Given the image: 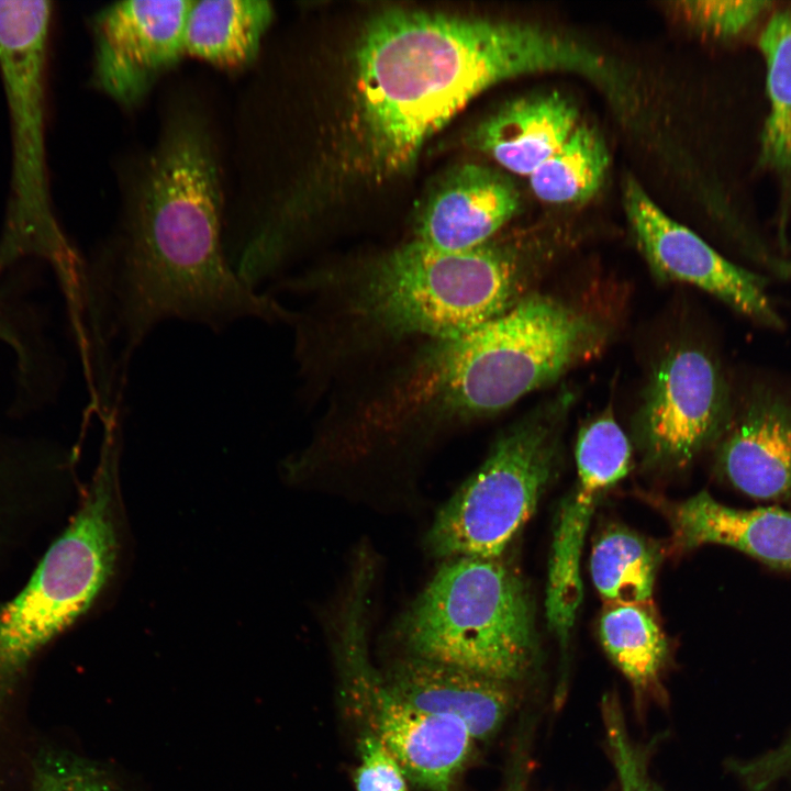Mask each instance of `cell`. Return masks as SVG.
<instances>
[{
  "label": "cell",
  "mask_w": 791,
  "mask_h": 791,
  "mask_svg": "<svg viewBox=\"0 0 791 791\" xmlns=\"http://www.w3.org/2000/svg\"><path fill=\"white\" fill-rule=\"evenodd\" d=\"M140 158L112 234L85 264L77 333L89 372L120 387L136 349L166 321L219 332L241 320L292 316L229 264L223 166L207 108L174 98Z\"/></svg>",
  "instance_id": "obj_1"
},
{
  "label": "cell",
  "mask_w": 791,
  "mask_h": 791,
  "mask_svg": "<svg viewBox=\"0 0 791 791\" xmlns=\"http://www.w3.org/2000/svg\"><path fill=\"white\" fill-rule=\"evenodd\" d=\"M355 112L369 167L406 171L424 144L474 98L523 75L566 71L612 101L627 81L589 45L535 23L391 7L364 24L355 49Z\"/></svg>",
  "instance_id": "obj_2"
},
{
  "label": "cell",
  "mask_w": 791,
  "mask_h": 791,
  "mask_svg": "<svg viewBox=\"0 0 791 791\" xmlns=\"http://www.w3.org/2000/svg\"><path fill=\"white\" fill-rule=\"evenodd\" d=\"M536 270L535 254L520 241L493 237L445 250L412 238L354 263L280 280L272 290L309 297L290 324L310 393L325 377L498 316L531 292Z\"/></svg>",
  "instance_id": "obj_3"
},
{
  "label": "cell",
  "mask_w": 791,
  "mask_h": 791,
  "mask_svg": "<svg viewBox=\"0 0 791 791\" xmlns=\"http://www.w3.org/2000/svg\"><path fill=\"white\" fill-rule=\"evenodd\" d=\"M121 441L102 439L78 510L26 584L0 606V715L32 659L83 615L115 573L123 533Z\"/></svg>",
  "instance_id": "obj_4"
},
{
  "label": "cell",
  "mask_w": 791,
  "mask_h": 791,
  "mask_svg": "<svg viewBox=\"0 0 791 791\" xmlns=\"http://www.w3.org/2000/svg\"><path fill=\"white\" fill-rule=\"evenodd\" d=\"M399 630L414 657L506 684L524 677L536 657L527 590L501 558H450Z\"/></svg>",
  "instance_id": "obj_5"
},
{
  "label": "cell",
  "mask_w": 791,
  "mask_h": 791,
  "mask_svg": "<svg viewBox=\"0 0 791 791\" xmlns=\"http://www.w3.org/2000/svg\"><path fill=\"white\" fill-rule=\"evenodd\" d=\"M52 4L0 1V73L12 131V179L0 241V271L22 256L51 263L65 296L74 294L85 263L53 214L45 156V75Z\"/></svg>",
  "instance_id": "obj_6"
},
{
  "label": "cell",
  "mask_w": 791,
  "mask_h": 791,
  "mask_svg": "<svg viewBox=\"0 0 791 791\" xmlns=\"http://www.w3.org/2000/svg\"><path fill=\"white\" fill-rule=\"evenodd\" d=\"M572 394L561 392L504 430L438 511L426 546L441 558H501L533 514L556 466Z\"/></svg>",
  "instance_id": "obj_7"
},
{
  "label": "cell",
  "mask_w": 791,
  "mask_h": 791,
  "mask_svg": "<svg viewBox=\"0 0 791 791\" xmlns=\"http://www.w3.org/2000/svg\"><path fill=\"white\" fill-rule=\"evenodd\" d=\"M367 601L361 591L343 594L330 623L356 703L370 733L405 777L428 791H450L469 756L472 737L459 721L406 703L374 671L366 654Z\"/></svg>",
  "instance_id": "obj_8"
},
{
  "label": "cell",
  "mask_w": 791,
  "mask_h": 791,
  "mask_svg": "<svg viewBox=\"0 0 791 791\" xmlns=\"http://www.w3.org/2000/svg\"><path fill=\"white\" fill-rule=\"evenodd\" d=\"M728 424V389L711 356L694 346L666 354L651 374L636 417L645 459L658 467H684Z\"/></svg>",
  "instance_id": "obj_9"
},
{
  "label": "cell",
  "mask_w": 791,
  "mask_h": 791,
  "mask_svg": "<svg viewBox=\"0 0 791 791\" xmlns=\"http://www.w3.org/2000/svg\"><path fill=\"white\" fill-rule=\"evenodd\" d=\"M191 0L113 2L91 19L92 82L131 110L185 54L183 33Z\"/></svg>",
  "instance_id": "obj_10"
},
{
  "label": "cell",
  "mask_w": 791,
  "mask_h": 791,
  "mask_svg": "<svg viewBox=\"0 0 791 791\" xmlns=\"http://www.w3.org/2000/svg\"><path fill=\"white\" fill-rule=\"evenodd\" d=\"M623 203L636 244L654 272L695 286L765 324L781 326L764 277L727 260L668 216L633 177L625 179Z\"/></svg>",
  "instance_id": "obj_11"
},
{
  "label": "cell",
  "mask_w": 791,
  "mask_h": 791,
  "mask_svg": "<svg viewBox=\"0 0 791 791\" xmlns=\"http://www.w3.org/2000/svg\"><path fill=\"white\" fill-rule=\"evenodd\" d=\"M520 192L501 171L458 165L432 189L415 221L414 237L445 250L477 247L495 237L519 211Z\"/></svg>",
  "instance_id": "obj_12"
},
{
  "label": "cell",
  "mask_w": 791,
  "mask_h": 791,
  "mask_svg": "<svg viewBox=\"0 0 791 791\" xmlns=\"http://www.w3.org/2000/svg\"><path fill=\"white\" fill-rule=\"evenodd\" d=\"M722 436L718 467L736 489L758 500H791V402L755 394Z\"/></svg>",
  "instance_id": "obj_13"
},
{
  "label": "cell",
  "mask_w": 791,
  "mask_h": 791,
  "mask_svg": "<svg viewBox=\"0 0 791 791\" xmlns=\"http://www.w3.org/2000/svg\"><path fill=\"white\" fill-rule=\"evenodd\" d=\"M577 125L576 105L552 91L508 101L481 120L466 141L506 170L528 177Z\"/></svg>",
  "instance_id": "obj_14"
},
{
  "label": "cell",
  "mask_w": 791,
  "mask_h": 791,
  "mask_svg": "<svg viewBox=\"0 0 791 791\" xmlns=\"http://www.w3.org/2000/svg\"><path fill=\"white\" fill-rule=\"evenodd\" d=\"M385 681L406 703L459 721L477 739L499 729L512 702L506 683L416 657L397 664Z\"/></svg>",
  "instance_id": "obj_15"
},
{
  "label": "cell",
  "mask_w": 791,
  "mask_h": 791,
  "mask_svg": "<svg viewBox=\"0 0 791 791\" xmlns=\"http://www.w3.org/2000/svg\"><path fill=\"white\" fill-rule=\"evenodd\" d=\"M675 544L728 546L776 569L791 571V511L777 506L735 509L700 492L671 515Z\"/></svg>",
  "instance_id": "obj_16"
},
{
  "label": "cell",
  "mask_w": 791,
  "mask_h": 791,
  "mask_svg": "<svg viewBox=\"0 0 791 791\" xmlns=\"http://www.w3.org/2000/svg\"><path fill=\"white\" fill-rule=\"evenodd\" d=\"M577 482L564 502L554 532L548 568L546 613L561 647L568 643L582 599L580 558L599 498L626 475L617 469L576 460Z\"/></svg>",
  "instance_id": "obj_17"
},
{
  "label": "cell",
  "mask_w": 791,
  "mask_h": 791,
  "mask_svg": "<svg viewBox=\"0 0 791 791\" xmlns=\"http://www.w3.org/2000/svg\"><path fill=\"white\" fill-rule=\"evenodd\" d=\"M70 466L67 452L0 430V562L44 510L47 483H55Z\"/></svg>",
  "instance_id": "obj_18"
},
{
  "label": "cell",
  "mask_w": 791,
  "mask_h": 791,
  "mask_svg": "<svg viewBox=\"0 0 791 791\" xmlns=\"http://www.w3.org/2000/svg\"><path fill=\"white\" fill-rule=\"evenodd\" d=\"M272 20L266 0H193L185 22V54L222 70H243L257 60Z\"/></svg>",
  "instance_id": "obj_19"
},
{
  "label": "cell",
  "mask_w": 791,
  "mask_h": 791,
  "mask_svg": "<svg viewBox=\"0 0 791 791\" xmlns=\"http://www.w3.org/2000/svg\"><path fill=\"white\" fill-rule=\"evenodd\" d=\"M601 643L637 694L660 695L659 677L668 645L646 604H611L599 624Z\"/></svg>",
  "instance_id": "obj_20"
},
{
  "label": "cell",
  "mask_w": 791,
  "mask_h": 791,
  "mask_svg": "<svg viewBox=\"0 0 791 791\" xmlns=\"http://www.w3.org/2000/svg\"><path fill=\"white\" fill-rule=\"evenodd\" d=\"M759 47L767 65L770 111L761 136V164L779 176L791 196V7L768 21Z\"/></svg>",
  "instance_id": "obj_21"
},
{
  "label": "cell",
  "mask_w": 791,
  "mask_h": 791,
  "mask_svg": "<svg viewBox=\"0 0 791 791\" xmlns=\"http://www.w3.org/2000/svg\"><path fill=\"white\" fill-rule=\"evenodd\" d=\"M609 152L595 129L578 124L568 138L530 176L533 193L552 204L580 203L600 189Z\"/></svg>",
  "instance_id": "obj_22"
},
{
  "label": "cell",
  "mask_w": 791,
  "mask_h": 791,
  "mask_svg": "<svg viewBox=\"0 0 791 791\" xmlns=\"http://www.w3.org/2000/svg\"><path fill=\"white\" fill-rule=\"evenodd\" d=\"M657 552L625 528H611L595 542L590 558L592 581L610 604H646L653 595Z\"/></svg>",
  "instance_id": "obj_23"
},
{
  "label": "cell",
  "mask_w": 791,
  "mask_h": 791,
  "mask_svg": "<svg viewBox=\"0 0 791 791\" xmlns=\"http://www.w3.org/2000/svg\"><path fill=\"white\" fill-rule=\"evenodd\" d=\"M31 791H126L103 767L79 756L49 750L34 766Z\"/></svg>",
  "instance_id": "obj_24"
},
{
  "label": "cell",
  "mask_w": 791,
  "mask_h": 791,
  "mask_svg": "<svg viewBox=\"0 0 791 791\" xmlns=\"http://www.w3.org/2000/svg\"><path fill=\"white\" fill-rule=\"evenodd\" d=\"M602 715L620 791H660L647 773L645 757L630 739L621 706L614 694L603 697Z\"/></svg>",
  "instance_id": "obj_25"
},
{
  "label": "cell",
  "mask_w": 791,
  "mask_h": 791,
  "mask_svg": "<svg viewBox=\"0 0 791 791\" xmlns=\"http://www.w3.org/2000/svg\"><path fill=\"white\" fill-rule=\"evenodd\" d=\"M679 10L694 26L718 36H732L749 26L771 5L768 1H682Z\"/></svg>",
  "instance_id": "obj_26"
},
{
  "label": "cell",
  "mask_w": 791,
  "mask_h": 791,
  "mask_svg": "<svg viewBox=\"0 0 791 791\" xmlns=\"http://www.w3.org/2000/svg\"><path fill=\"white\" fill-rule=\"evenodd\" d=\"M359 753L361 762L354 777L356 791H409L402 768L370 732L361 737Z\"/></svg>",
  "instance_id": "obj_27"
},
{
  "label": "cell",
  "mask_w": 791,
  "mask_h": 791,
  "mask_svg": "<svg viewBox=\"0 0 791 791\" xmlns=\"http://www.w3.org/2000/svg\"><path fill=\"white\" fill-rule=\"evenodd\" d=\"M728 767L746 791H767L791 770V735L777 748L745 761L731 760Z\"/></svg>",
  "instance_id": "obj_28"
}]
</instances>
